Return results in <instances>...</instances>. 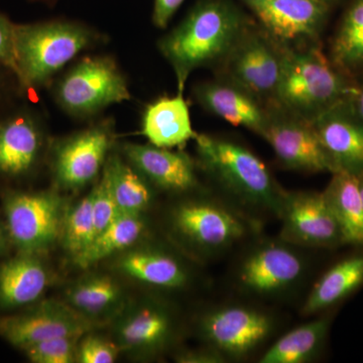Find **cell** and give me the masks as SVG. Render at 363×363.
Instances as JSON below:
<instances>
[{"label":"cell","mask_w":363,"mask_h":363,"mask_svg":"<svg viewBox=\"0 0 363 363\" xmlns=\"http://www.w3.org/2000/svg\"><path fill=\"white\" fill-rule=\"evenodd\" d=\"M198 159L218 187V194L255 220L278 219L286 191L266 164L242 143L197 135Z\"/></svg>","instance_id":"1"},{"label":"cell","mask_w":363,"mask_h":363,"mask_svg":"<svg viewBox=\"0 0 363 363\" xmlns=\"http://www.w3.org/2000/svg\"><path fill=\"white\" fill-rule=\"evenodd\" d=\"M198 192L178 196L167 214L169 235L196 259H218L262 234V222L218 193Z\"/></svg>","instance_id":"2"},{"label":"cell","mask_w":363,"mask_h":363,"mask_svg":"<svg viewBox=\"0 0 363 363\" xmlns=\"http://www.w3.org/2000/svg\"><path fill=\"white\" fill-rule=\"evenodd\" d=\"M309 250L279 236H255L240 247L231 267V285L241 298L262 304L288 300L310 278Z\"/></svg>","instance_id":"3"},{"label":"cell","mask_w":363,"mask_h":363,"mask_svg":"<svg viewBox=\"0 0 363 363\" xmlns=\"http://www.w3.org/2000/svg\"><path fill=\"white\" fill-rule=\"evenodd\" d=\"M245 32L242 16L226 0H203L160 42L162 56L175 71L179 93L190 74L224 59Z\"/></svg>","instance_id":"4"},{"label":"cell","mask_w":363,"mask_h":363,"mask_svg":"<svg viewBox=\"0 0 363 363\" xmlns=\"http://www.w3.org/2000/svg\"><path fill=\"white\" fill-rule=\"evenodd\" d=\"M355 88L317 48L281 52L276 101L291 113L312 121L350 100Z\"/></svg>","instance_id":"5"},{"label":"cell","mask_w":363,"mask_h":363,"mask_svg":"<svg viewBox=\"0 0 363 363\" xmlns=\"http://www.w3.org/2000/svg\"><path fill=\"white\" fill-rule=\"evenodd\" d=\"M96 40L92 30L70 21L16 25V76L21 87L40 89Z\"/></svg>","instance_id":"6"},{"label":"cell","mask_w":363,"mask_h":363,"mask_svg":"<svg viewBox=\"0 0 363 363\" xmlns=\"http://www.w3.org/2000/svg\"><path fill=\"white\" fill-rule=\"evenodd\" d=\"M203 344L226 362H242L267 350L281 327V319L266 304L241 298L207 308L197 319Z\"/></svg>","instance_id":"7"},{"label":"cell","mask_w":363,"mask_h":363,"mask_svg":"<svg viewBox=\"0 0 363 363\" xmlns=\"http://www.w3.org/2000/svg\"><path fill=\"white\" fill-rule=\"evenodd\" d=\"M1 201L16 252L45 255L60 242L69 208L63 196L55 191L6 189Z\"/></svg>","instance_id":"8"},{"label":"cell","mask_w":363,"mask_h":363,"mask_svg":"<svg viewBox=\"0 0 363 363\" xmlns=\"http://www.w3.org/2000/svg\"><path fill=\"white\" fill-rule=\"evenodd\" d=\"M112 323L119 350L138 357H162L175 347L181 336L178 312L161 298L128 303Z\"/></svg>","instance_id":"9"},{"label":"cell","mask_w":363,"mask_h":363,"mask_svg":"<svg viewBox=\"0 0 363 363\" xmlns=\"http://www.w3.org/2000/svg\"><path fill=\"white\" fill-rule=\"evenodd\" d=\"M56 100L75 116H90L130 99L128 82L108 57H87L70 69L55 88Z\"/></svg>","instance_id":"10"},{"label":"cell","mask_w":363,"mask_h":363,"mask_svg":"<svg viewBox=\"0 0 363 363\" xmlns=\"http://www.w3.org/2000/svg\"><path fill=\"white\" fill-rule=\"evenodd\" d=\"M99 327L65 301L54 298H42L18 311L0 314V338L21 351L52 338L83 336Z\"/></svg>","instance_id":"11"},{"label":"cell","mask_w":363,"mask_h":363,"mask_svg":"<svg viewBox=\"0 0 363 363\" xmlns=\"http://www.w3.org/2000/svg\"><path fill=\"white\" fill-rule=\"evenodd\" d=\"M278 220L279 236L306 250H333L345 245L324 192L286 191Z\"/></svg>","instance_id":"12"},{"label":"cell","mask_w":363,"mask_h":363,"mask_svg":"<svg viewBox=\"0 0 363 363\" xmlns=\"http://www.w3.org/2000/svg\"><path fill=\"white\" fill-rule=\"evenodd\" d=\"M113 142L111 121L64 138L52 152V175L57 184L69 191L89 185L104 169Z\"/></svg>","instance_id":"13"},{"label":"cell","mask_w":363,"mask_h":363,"mask_svg":"<svg viewBox=\"0 0 363 363\" xmlns=\"http://www.w3.org/2000/svg\"><path fill=\"white\" fill-rule=\"evenodd\" d=\"M267 114L259 135L271 145L279 162L286 169L305 173H335L311 121L289 112Z\"/></svg>","instance_id":"14"},{"label":"cell","mask_w":363,"mask_h":363,"mask_svg":"<svg viewBox=\"0 0 363 363\" xmlns=\"http://www.w3.org/2000/svg\"><path fill=\"white\" fill-rule=\"evenodd\" d=\"M229 82L255 99L276 100L281 69V52L264 35L243 32L227 54Z\"/></svg>","instance_id":"15"},{"label":"cell","mask_w":363,"mask_h":363,"mask_svg":"<svg viewBox=\"0 0 363 363\" xmlns=\"http://www.w3.org/2000/svg\"><path fill=\"white\" fill-rule=\"evenodd\" d=\"M310 121L336 172L363 177V123L350 100L327 109Z\"/></svg>","instance_id":"16"},{"label":"cell","mask_w":363,"mask_h":363,"mask_svg":"<svg viewBox=\"0 0 363 363\" xmlns=\"http://www.w3.org/2000/svg\"><path fill=\"white\" fill-rule=\"evenodd\" d=\"M44 150V131L30 112L0 121V180L20 181L32 175Z\"/></svg>","instance_id":"17"},{"label":"cell","mask_w":363,"mask_h":363,"mask_svg":"<svg viewBox=\"0 0 363 363\" xmlns=\"http://www.w3.org/2000/svg\"><path fill=\"white\" fill-rule=\"evenodd\" d=\"M126 161L157 190L176 196L200 190L195 162L185 152L155 147L152 145L126 143Z\"/></svg>","instance_id":"18"},{"label":"cell","mask_w":363,"mask_h":363,"mask_svg":"<svg viewBox=\"0 0 363 363\" xmlns=\"http://www.w3.org/2000/svg\"><path fill=\"white\" fill-rule=\"evenodd\" d=\"M114 267L138 283L167 292L184 290L192 281L187 262L178 253L157 245H135L119 253Z\"/></svg>","instance_id":"19"},{"label":"cell","mask_w":363,"mask_h":363,"mask_svg":"<svg viewBox=\"0 0 363 363\" xmlns=\"http://www.w3.org/2000/svg\"><path fill=\"white\" fill-rule=\"evenodd\" d=\"M52 274L45 255L18 252L0 260V312L11 313L39 302Z\"/></svg>","instance_id":"20"},{"label":"cell","mask_w":363,"mask_h":363,"mask_svg":"<svg viewBox=\"0 0 363 363\" xmlns=\"http://www.w3.org/2000/svg\"><path fill=\"white\" fill-rule=\"evenodd\" d=\"M272 37L283 42L318 35L326 18L322 0H247Z\"/></svg>","instance_id":"21"},{"label":"cell","mask_w":363,"mask_h":363,"mask_svg":"<svg viewBox=\"0 0 363 363\" xmlns=\"http://www.w3.org/2000/svg\"><path fill=\"white\" fill-rule=\"evenodd\" d=\"M64 301L86 319L104 326L121 314L128 298L121 281L111 274H89L66 289Z\"/></svg>","instance_id":"22"},{"label":"cell","mask_w":363,"mask_h":363,"mask_svg":"<svg viewBox=\"0 0 363 363\" xmlns=\"http://www.w3.org/2000/svg\"><path fill=\"white\" fill-rule=\"evenodd\" d=\"M362 286L363 250L346 255L322 274L308 292L301 314L313 317L330 311Z\"/></svg>","instance_id":"23"},{"label":"cell","mask_w":363,"mask_h":363,"mask_svg":"<svg viewBox=\"0 0 363 363\" xmlns=\"http://www.w3.org/2000/svg\"><path fill=\"white\" fill-rule=\"evenodd\" d=\"M196 98L208 111L227 123L242 126L259 135L267 113L247 91L230 82L206 83L198 86Z\"/></svg>","instance_id":"24"},{"label":"cell","mask_w":363,"mask_h":363,"mask_svg":"<svg viewBox=\"0 0 363 363\" xmlns=\"http://www.w3.org/2000/svg\"><path fill=\"white\" fill-rule=\"evenodd\" d=\"M142 133L150 145L164 149L183 147L197 133L193 130L190 111L183 93L162 97L143 112Z\"/></svg>","instance_id":"25"},{"label":"cell","mask_w":363,"mask_h":363,"mask_svg":"<svg viewBox=\"0 0 363 363\" xmlns=\"http://www.w3.org/2000/svg\"><path fill=\"white\" fill-rule=\"evenodd\" d=\"M332 323L330 313L298 325L279 336L259 357V363H308L323 352Z\"/></svg>","instance_id":"26"},{"label":"cell","mask_w":363,"mask_h":363,"mask_svg":"<svg viewBox=\"0 0 363 363\" xmlns=\"http://www.w3.org/2000/svg\"><path fill=\"white\" fill-rule=\"evenodd\" d=\"M147 220L145 214L119 213L116 218L97 234L92 243L72 259L80 269H89L102 260L111 259L135 247L145 238Z\"/></svg>","instance_id":"27"},{"label":"cell","mask_w":363,"mask_h":363,"mask_svg":"<svg viewBox=\"0 0 363 363\" xmlns=\"http://www.w3.org/2000/svg\"><path fill=\"white\" fill-rule=\"evenodd\" d=\"M323 192L345 245L363 248V206L357 177L336 172Z\"/></svg>","instance_id":"28"},{"label":"cell","mask_w":363,"mask_h":363,"mask_svg":"<svg viewBox=\"0 0 363 363\" xmlns=\"http://www.w3.org/2000/svg\"><path fill=\"white\" fill-rule=\"evenodd\" d=\"M108 180L119 213L145 214L155 201V188L118 155L109 154L102 169Z\"/></svg>","instance_id":"29"},{"label":"cell","mask_w":363,"mask_h":363,"mask_svg":"<svg viewBox=\"0 0 363 363\" xmlns=\"http://www.w3.org/2000/svg\"><path fill=\"white\" fill-rule=\"evenodd\" d=\"M334 63L346 71L363 66V0L348 9L332 47Z\"/></svg>","instance_id":"30"},{"label":"cell","mask_w":363,"mask_h":363,"mask_svg":"<svg viewBox=\"0 0 363 363\" xmlns=\"http://www.w3.org/2000/svg\"><path fill=\"white\" fill-rule=\"evenodd\" d=\"M95 238L96 226L93 214L92 196L89 192L67 210L60 243L73 259L84 252Z\"/></svg>","instance_id":"31"},{"label":"cell","mask_w":363,"mask_h":363,"mask_svg":"<svg viewBox=\"0 0 363 363\" xmlns=\"http://www.w3.org/2000/svg\"><path fill=\"white\" fill-rule=\"evenodd\" d=\"M80 335L61 336L42 341L21 351L33 363L77 362Z\"/></svg>","instance_id":"32"},{"label":"cell","mask_w":363,"mask_h":363,"mask_svg":"<svg viewBox=\"0 0 363 363\" xmlns=\"http://www.w3.org/2000/svg\"><path fill=\"white\" fill-rule=\"evenodd\" d=\"M121 352L113 339L104 337L91 331L84 334L79 341L77 362L113 363Z\"/></svg>","instance_id":"33"},{"label":"cell","mask_w":363,"mask_h":363,"mask_svg":"<svg viewBox=\"0 0 363 363\" xmlns=\"http://www.w3.org/2000/svg\"><path fill=\"white\" fill-rule=\"evenodd\" d=\"M92 196L93 214H94L96 235L108 226L119 214L116 200L112 195L111 186L102 172L101 178L90 191Z\"/></svg>","instance_id":"34"},{"label":"cell","mask_w":363,"mask_h":363,"mask_svg":"<svg viewBox=\"0 0 363 363\" xmlns=\"http://www.w3.org/2000/svg\"><path fill=\"white\" fill-rule=\"evenodd\" d=\"M14 23L0 13V65L16 75V54H14Z\"/></svg>","instance_id":"35"},{"label":"cell","mask_w":363,"mask_h":363,"mask_svg":"<svg viewBox=\"0 0 363 363\" xmlns=\"http://www.w3.org/2000/svg\"><path fill=\"white\" fill-rule=\"evenodd\" d=\"M174 358L179 363H226L222 355L204 344L196 350H179Z\"/></svg>","instance_id":"36"},{"label":"cell","mask_w":363,"mask_h":363,"mask_svg":"<svg viewBox=\"0 0 363 363\" xmlns=\"http://www.w3.org/2000/svg\"><path fill=\"white\" fill-rule=\"evenodd\" d=\"M184 0H155L152 21L157 28H164L180 9Z\"/></svg>","instance_id":"37"},{"label":"cell","mask_w":363,"mask_h":363,"mask_svg":"<svg viewBox=\"0 0 363 363\" xmlns=\"http://www.w3.org/2000/svg\"><path fill=\"white\" fill-rule=\"evenodd\" d=\"M13 247L4 216H0V260L7 257L9 250Z\"/></svg>","instance_id":"38"},{"label":"cell","mask_w":363,"mask_h":363,"mask_svg":"<svg viewBox=\"0 0 363 363\" xmlns=\"http://www.w3.org/2000/svg\"><path fill=\"white\" fill-rule=\"evenodd\" d=\"M350 102L355 114L363 123V84L357 86L354 93L350 97Z\"/></svg>","instance_id":"39"},{"label":"cell","mask_w":363,"mask_h":363,"mask_svg":"<svg viewBox=\"0 0 363 363\" xmlns=\"http://www.w3.org/2000/svg\"><path fill=\"white\" fill-rule=\"evenodd\" d=\"M358 185H359L360 197H362V202L363 206V177L358 178Z\"/></svg>","instance_id":"40"},{"label":"cell","mask_w":363,"mask_h":363,"mask_svg":"<svg viewBox=\"0 0 363 363\" xmlns=\"http://www.w3.org/2000/svg\"><path fill=\"white\" fill-rule=\"evenodd\" d=\"M322 1L326 2V0H322Z\"/></svg>","instance_id":"41"}]
</instances>
